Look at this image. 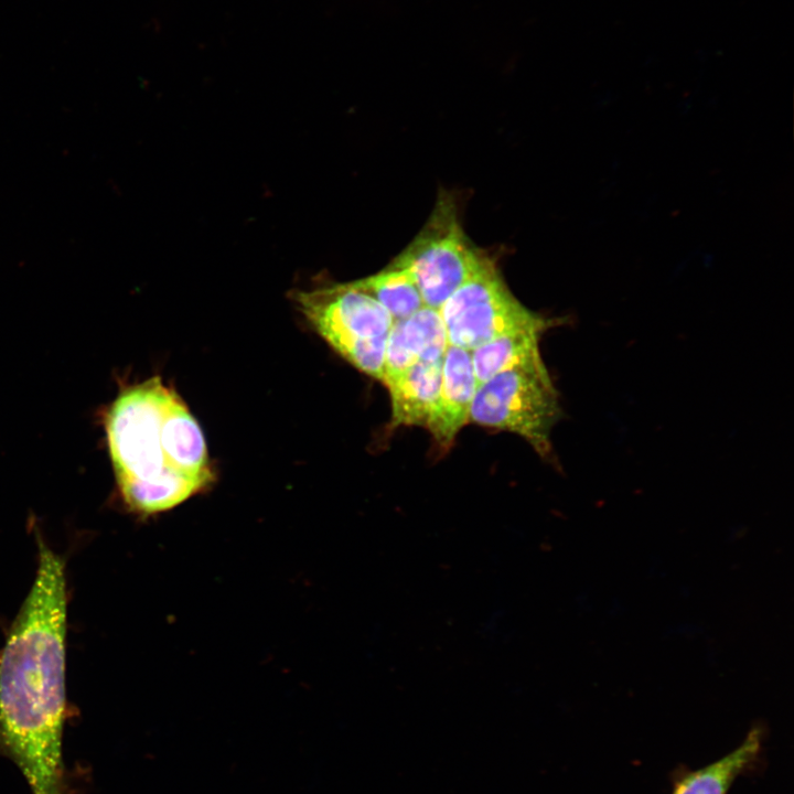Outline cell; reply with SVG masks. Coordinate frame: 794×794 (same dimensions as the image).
<instances>
[{"mask_svg":"<svg viewBox=\"0 0 794 794\" xmlns=\"http://www.w3.org/2000/svg\"><path fill=\"white\" fill-rule=\"evenodd\" d=\"M448 345L438 310L422 307L410 316L394 321L386 341L382 383L418 362L442 360Z\"/></svg>","mask_w":794,"mask_h":794,"instance_id":"cell-8","label":"cell"},{"mask_svg":"<svg viewBox=\"0 0 794 794\" xmlns=\"http://www.w3.org/2000/svg\"><path fill=\"white\" fill-rule=\"evenodd\" d=\"M763 729L754 726L732 751L707 765L678 774L670 794H728L736 780L755 768L763 750Z\"/></svg>","mask_w":794,"mask_h":794,"instance_id":"cell-10","label":"cell"},{"mask_svg":"<svg viewBox=\"0 0 794 794\" xmlns=\"http://www.w3.org/2000/svg\"><path fill=\"white\" fill-rule=\"evenodd\" d=\"M106 431L119 492L136 514L168 512L214 481L197 421L158 376L118 395Z\"/></svg>","mask_w":794,"mask_h":794,"instance_id":"cell-2","label":"cell"},{"mask_svg":"<svg viewBox=\"0 0 794 794\" xmlns=\"http://www.w3.org/2000/svg\"><path fill=\"white\" fill-rule=\"evenodd\" d=\"M558 415L556 390L541 360L479 384L469 421L516 433L545 457L550 452V430Z\"/></svg>","mask_w":794,"mask_h":794,"instance_id":"cell-5","label":"cell"},{"mask_svg":"<svg viewBox=\"0 0 794 794\" xmlns=\"http://www.w3.org/2000/svg\"><path fill=\"white\" fill-rule=\"evenodd\" d=\"M443 358L418 362L386 380L391 407L390 426L425 427L438 400Z\"/></svg>","mask_w":794,"mask_h":794,"instance_id":"cell-9","label":"cell"},{"mask_svg":"<svg viewBox=\"0 0 794 794\" xmlns=\"http://www.w3.org/2000/svg\"><path fill=\"white\" fill-rule=\"evenodd\" d=\"M487 259L465 235L454 201L442 194L423 227L391 262L410 273L425 307L439 310Z\"/></svg>","mask_w":794,"mask_h":794,"instance_id":"cell-4","label":"cell"},{"mask_svg":"<svg viewBox=\"0 0 794 794\" xmlns=\"http://www.w3.org/2000/svg\"><path fill=\"white\" fill-rule=\"evenodd\" d=\"M316 333L356 369L383 379L385 347L394 323L387 310L352 282L291 293Z\"/></svg>","mask_w":794,"mask_h":794,"instance_id":"cell-3","label":"cell"},{"mask_svg":"<svg viewBox=\"0 0 794 794\" xmlns=\"http://www.w3.org/2000/svg\"><path fill=\"white\" fill-rule=\"evenodd\" d=\"M351 282L382 304L394 321L406 319L425 307L410 273L391 261L378 272Z\"/></svg>","mask_w":794,"mask_h":794,"instance_id":"cell-12","label":"cell"},{"mask_svg":"<svg viewBox=\"0 0 794 794\" xmlns=\"http://www.w3.org/2000/svg\"><path fill=\"white\" fill-rule=\"evenodd\" d=\"M476 387L471 351L448 345L438 400L426 426L442 450H448L460 430L470 422Z\"/></svg>","mask_w":794,"mask_h":794,"instance_id":"cell-7","label":"cell"},{"mask_svg":"<svg viewBox=\"0 0 794 794\" xmlns=\"http://www.w3.org/2000/svg\"><path fill=\"white\" fill-rule=\"evenodd\" d=\"M438 311L449 345L468 351L508 331L545 321L513 294L490 258Z\"/></svg>","mask_w":794,"mask_h":794,"instance_id":"cell-6","label":"cell"},{"mask_svg":"<svg viewBox=\"0 0 794 794\" xmlns=\"http://www.w3.org/2000/svg\"><path fill=\"white\" fill-rule=\"evenodd\" d=\"M34 583L0 657V754L32 794H64L66 592L63 560L39 543Z\"/></svg>","mask_w":794,"mask_h":794,"instance_id":"cell-1","label":"cell"},{"mask_svg":"<svg viewBox=\"0 0 794 794\" xmlns=\"http://www.w3.org/2000/svg\"><path fill=\"white\" fill-rule=\"evenodd\" d=\"M547 321L508 331L471 351L478 385L506 369L541 361L539 340Z\"/></svg>","mask_w":794,"mask_h":794,"instance_id":"cell-11","label":"cell"}]
</instances>
